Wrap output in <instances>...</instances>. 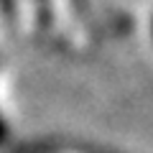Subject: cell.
Here are the masks:
<instances>
[{
    "mask_svg": "<svg viewBox=\"0 0 153 153\" xmlns=\"http://www.w3.org/2000/svg\"><path fill=\"white\" fill-rule=\"evenodd\" d=\"M0 138H3V123H0Z\"/></svg>",
    "mask_w": 153,
    "mask_h": 153,
    "instance_id": "cell-1",
    "label": "cell"
}]
</instances>
